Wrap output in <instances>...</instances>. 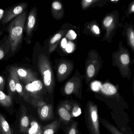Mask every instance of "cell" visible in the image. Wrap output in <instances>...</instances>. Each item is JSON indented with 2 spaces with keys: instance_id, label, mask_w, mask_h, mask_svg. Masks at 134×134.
<instances>
[{
  "instance_id": "18",
  "label": "cell",
  "mask_w": 134,
  "mask_h": 134,
  "mask_svg": "<svg viewBox=\"0 0 134 134\" xmlns=\"http://www.w3.org/2000/svg\"><path fill=\"white\" fill-rule=\"evenodd\" d=\"M0 132L2 134H13L8 121L0 113Z\"/></svg>"
},
{
  "instance_id": "14",
  "label": "cell",
  "mask_w": 134,
  "mask_h": 134,
  "mask_svg": "<svg viewBox=\"0 0 134 134\" xmlns=\"http://www.w3.org/2000/svg\"><path fill=\"white\" fill-rule=\"evenodd\" d=\"M14 74L15 80V89L17 93L21 96L25 100L28 99L29 95L26 92L23 88V86L22 85L20 81V79L16 73L15 69L14 67Z\"/></svg>"
},
{
  "instance_id": "28",
  "label": "cell",
  "mask_w": 134,
  "mask_h": 134,
  "mask_svg": "<svg viewBox=\"0 0 134 134\" xmlns=\"http://www.w3.org/2000/svg\"><path fill=\"white\" fill-rule=\"evenodd\" d=\"M67 70V66L64 63L61 64L58 69V72L61 75L65 74Z\"/></svg>"
},
{
  "instance_id": "8",
  "label": "cell",
  "mask_w": 134,
  "mask_h": 134,
  "mask_svg": "<svg viewBox=\"0 0 134 134\" xmlns=\"http://www.w3.org/2000/svg\"><path fill=\"white\" fill-rule=\"evenodd\" d=\"M37 105L38 116L41 120L46 121L54 119V116L52 104H47L41 100L38 102Z\"/></svg>"
},
{
  "instance_id": "30",
  "label": "cell",
  "mask_w": 134,
  "mask_h": 134,
  "mask_svg": "<svg viewBox=\"0 0 134 134\" xmlns=\"http://www.w3.org/2000/svg\"><path fill=\"white\" fill-rule=\"evenodd\" d=\"M67 36L69 40H72L76 39L77 37V34L73 30H70L68 32Z\"/></svg>"
},
{
  "instance_id": "17",
  "label": "cell",
  "mask_w": 134,
  "mask_h": 134,
  "mask_svg": "<svg viewBox=\"0 0 134 134\" xmlns=\"http://www.w3.org/2000/svg\"><path fill=\"white\" fill-rule=\"evenodd\" d=\"M9 49H10V44L8 37L0 41V60H2L5 57Z\"/></svg>"
},
{
  "instance_id": "33",
  "label": "cell",
  "mask_w": 134,
  "mask_h": 134,
  "mask_svg": "<svg viewBox=\"0 0 134 134\" xmlns=\"http://www.w3.org/2000/svg\"><path fill=\"white\" fill-rule=\"evenodd\" d=\"M67 44V40L66 38H64L62 39V41H61V46L63 48H65L66 47Z\"/></svg>"
},
{
  "instance_id": "21",
  "label": "cell",
  "mask_w": 134,
  "mask_h": 134,
  "mask_svg": "<svg viewBox=\"0 0 134 134\" xmlns=\"http://www.w3.org/2000/svg\"><path fill=\"white\" fill-rule=\"evenodd\" d=\"M66 134H79L78 122L73 121L66 129Z\"/></svg>"
},
{
  "instance_id": "23",
  "label": "cell",
  "mask_w": 134,
  "mask_h": 134,
  "mask_svg": "<svg viewBox=\"0 0 134 134\" xmlns=\"http://www.w3.org/2000/svg\"><path fill=\"white\" fill-rule=\"evenodd\" d=\"M41 129L40 125L36 121H33L31 123V127L29 130V134H38Z\"/></svg>"
},
{
  "instance_id": "7",
  "label": "cell",
  "mask_w": 134,
  "mask_h": 134,
  "mask_svg": "<svg viewBox=\"0 0 134 134\" xmlns=\"http://www.w3.org/2000/svg\"><path fill=\"white\" fill-rule=\"evenodd\" d=\"M72 105V102L64 101L57 108L58 115L61 121L64 123H70L73 118L71 115Z\"/></svg>"
},
{
  "instance_id": "38",
  "label": "cell",
  "mask_w": 134,
  "mask_h": 134,
  "mask_svg": "<svg viewBox=\"0 0 134 134\" xmlns=\"http://www.w3.org/2000/svg\"><path fill=\"white\" fill-rule=\"evenodd\" d=\"M0 133H1V132H0Z\"/></svg>"
},
{
  "instance_id": "10",
  "label": "cell",
  "mask_w": 134,
  "mask_h": 134,
  "mask_svg": "<svg viewBox=\"0 0 134 134\" xmlns=\"http://www.w3.org/2000/svg\"><path fill=\"white\" fill-rule=\"evenodd\" d=\"M80 85L78 83H76L73 81H69L67 82L63 89V93L66 96L75 94L78 98H82L81 92L79 91L80 89Z\"/></svg>"
},
{
  "instance_id": "16",
  "label": "cell",
  "mask_w": 134,
  "mask_h": 134,
  "mask_svg": "<svg viewBox=\"0 0 134 134\" xmlns=\"http://www.w3.org/2000/svg\"><path fill=\"white\" fill-rule=\"evenodd\" d=\"M99 121L104 127L111 134H124L120 131L116 127L104 118L99 117Z\"/></svg>"
},
{
  "instance_id": "13",
  "label": "cell",
  "mask_w": 134,
  "mask_h": 134,
  "mask_svg": "<svg viewBox=\"0 0 134 134\" xmlns=\"http://www.w3.org/2000/svg\"><path fill=\"white\" fill-rule=\"evenodd\" d=\"M60 121L55 120L43 127V134H55L60 127Z\"/></svg>"
},
{
  "instance_id": "5",
  "label": "cell",
  "mask_w": 134,
  "mask_h": 134,
  "mask_svg": "<svg viewBox=\"0 0 134 134\" xmlns=\"http://www.w3.org/2000/svg\"><path fill=\"white\" fill-rule=\"evenodd\" d=\"M37 8L36 7L33 8L29 13L28 18H26L25 29L26 33L25 40L27 43H31V40L33 36L34 30L36 26L37 21Z\"/></svg>"
},
{
  "instance_id": "15",
  "label": "cell",
  "mask_w": 134,
  "mask_h": 134,
  "mask_svg": "<svg viewBox=\"0 0 134 134\" xmlns=\"http://www.w3.org/2000/svg\"><path fill=\"white\" fill-rule=\"evenodd\" d=\"M100 90L103 94L109 97L115 96L117 93L116 87L109 83H105L103 85Z\"/></svg>"
},
{
  "instance_id": "19",
  "label": "cell",
  "mask_w": 134,
  "mask_h": 134,
  "mask_svg": "<svg viewBox=\"0 0 134 134\" xmlns=\"http://www.w3.org/2000/svg\"><path fill=\"white\" fill-rule=\"evenodd\" d=\"M0 105L6 107H9L12 105V98L0 90Z\"/></svg>"
},
{
  "instance_id": "26",
  "label": "cell",
  "mask_w": 134,
  "mask_h": 134,
  "mask_svg": "<svg viewBox=\"0 0 134 134\" xmlns=\"http://www.w3.org/2000/svg\"><path fill=\"white\" fill-rule=\"evenodd\" d=\"M113 18L111 16H108L106 17L103 21V24L105 27H108L110 26L113 22Z\"/></svg>"
},
{
  "instance_id": "20",
  "label": "cell",
  "mask_w": 134,
  "mask_h": 134,
  "mask_svg": "<svg viewBox=\"0 0 134 134\" xmlns=\"http://www.w3.org/2000/svg\"><path fill=\"white\" fill-rule=\"evenodd\" d=\"M62 37V35L58 33L51 39L49 42V52H52L54 51L55 47V44L60 40Z\"/></svg>"
},
{
  "instance_id": "9",
  "label": "cell",
  "mask_w": 134,
  "mask_h": 134,
  "mask_svg": "<svg viewBox=\"0 0 134 134\" xmlns=\"http://www.w3.org/2000/svg\"><path fill=\"white\" fill-rule=\"evenodd\" d=\"M14 67L20 80H21L25 85L37 80V74L31 69L17 66Z\"/></svg>"
},
{
  "instance_id": "36",
  "label": "cell",
  "mask_w": 134,
  "mask_h": 134,
  "mask_svg": "<svg viewBox=\"0 0 134 134\" xmlns=\"http://www.w3.org/2000/svg\"><path fill=\"white\" fill-rule=\"evenodd\" d=\"M38 134H43V129H41L40 131Z\"/></svg>"
},
{
  "instance_id": "31",
  "label": "cell",
  "mask_w": 134,
  "mask_h": 134,
  "mask_svg": "<svg viewBox=\"0 0 134 134\" xmlns=\"http://www.w3.org/2000/svg\"><path fill=\"white\" fill-rule=\"evenodd\" d=\"M129 39L130 43L132 48L134 46V33L133 30H131L129 33Z\"/></svg>"
},
{
  "instance_id": "1",
  "label": "cell",
  "mask_w": 134,
  "mask_h": 134,
  "mask_svg": "<svg viewBox=\"0 0 134 134\" xmlns=\"http://www.w3.org/2000/svg\"><path fill=\"white\" fill-rule=\"evenodd\" d=\"M26 18V12L25 11L12 20L8 27L10 49L12 53L16 52L22 42Z\"/></svg>"
},
{
  "instance_id": "2",
  "label": "cell",
  "mask_w": 134,
  "mask_h": 134,
  "mask_svg": "<svg viewBox=\"0 0 134 134\" xmlns=\"http://www.w3.org/2000/svg\"><path fill=\"white\" fill-rule=\"evenodd\" d=\"M98 107L92 101H89L85 107V119L91 134H101Z\"/></svg>"
},
{
  "instance_id": "11",
  "label": "cell",
  "mask_w": 134,
  "mask_h": 134,
  "mask_svg": "<svg viewBox=\"0 0 134 134\" xmlns=\"http://www.w3.org/2000/svg\"><path fill=\"white\" fill-rule=\"evenodd\" d=\"M30 125L29 119L27 114V110L25 107L23 105L21 108L19 129L20 131L23 133H26L29 129Z\"/></svg>"
},
{
  "instance_id": "29",
  "label": "cell",
  "mask_w": 134,
  "mask_h": 134,
  "mask_svg": "<svg viewBox=\"0 0 134 134\" xmlns=\"http://www.w3.org/2000/svg\"><path fill=\"white\" fill-rule=\"evenodd\" d=\"M52 8L54 10H59L62 8V5L58 1H55L52 3Z\"/></svg>"
},
{
  "instance_id": "22",
  "label": "cell",
  "mask_w": 134,
  "mask_h": 134,
  "mask_svg": "<svg viewBox=\"0 0 134 134\" xmlns=\"http://www.w3.org/2000/svg\"><path fill=\"white\" fill-rule=\"evenodd\" d=\"M81 113V110L80 105L76 102H72L71 115L73 118L80 116Z\"/></svg>"
},
{
  "instance_id": "25",
  "label": "cell",
  "mask_w": 134,
  "mask_h": 134,
  "mask_svg": "<svg viewBox=\"0 0 134 134\" xmlns=\"http://www.w3.org/2000/svg\"><path fill=\"white\" fill-rule=\"evenodd\" d=\"M121 62L124 65H127L130 62L129 56L127 54H124L120 57Z\"/></svg>"
},
{
  "instance_id": "12",
  "label": "cell",
  "mask_w": 134,
  "mask_h": 134,
  "mask_svg": "<svg viewBox=\"0 0 134 134\" xmlns=\"http://www.w3.org/2000/svg\"><path fill=\"white\" fill-rule=\"evenodd\" d=\"M9 75L8 77V89L9 95L12 98L16 92L15 81L14 74V66H11L9 69Z\"/></svg>"
},
{
  "instance_id": "34",
  "label": "cell",
  "mask_w": 134,
  "mask_h": 134,
  "mask_svg": "<svg viewBox=\"0 0 134 134\" xmlns=\"http://www.w3.org/2000/svg\"><path fill=\"white\" fill-rule=\"evenodd\" d=\"M92 29H93V30H94V32L96 34H99L100 32H99V29L98 26H97L96 25L94 26L93 27H92Z\"/></svg>"
},
{
  "instance_id": "27",
  "label": "cell",
  "mask_w": 134,
  "mask_h": 134,
  "mask_svg": "<svg viewBox=\"0 0 134 134\" xmlns=\"http://www.w3.org/2000/svg\"><path fill=\"white\" fill-rule=\"evenodd\" d=\"M102 85L99 81H94L92 84V88L94 91H98L101 89Z\"/></svg>"
},
{
  "instance_id": "32",
  "label": "cell",
  "mask_w": 134,
  "mask_h": 134,
  "mask_svg": "<svg viewBox=\"0 0 134 134\" xmlns=\"http://www.w3.org/2000/svg\"><path fill=\"white\" fill-rule=\"evenodd\" d=\"M65 48L66 52L68 53H71L73 49V46L72 43H69V44H67Z\"/></svg>"
},
{
  "instance_id": "6",
  "label": "cell",
  "mask_w": 134,
  "mask_h": 134,
  "mask_svg": "<svg viewBox=\"0 0 134 134\" xmlns=\"http://www.w3.org/2000/svg\"><path fill=\"white\" fill-rule=\"evenodd\" d=\"M23 88L27 94L37 100H41L43 86L40 80L37 79L31 83L25 85L23 86Z\"/></svg>"
},
{
  "instance_id": "35",
  "label": "cell",
  "mask_w": 134,
  "mask_h": 134,
  "mask_svg": "<svg viewBox=\"0 0 134 134\" xmlns=\"http://www.w3.org/2000/svg\"><path fill=\"white\" fill-rule=\"evenodd\" d=\"M131 10L132 11V12H134V4H132V6L131 7Z\"/></svg>"
},
{
  "instance_id": "37",
  "label": "cell",
  "mask_w": 134,
  "mask_h": 134,
  "mask_svg": "<svg viewBox=\"0 0 134 134\" xmlns=\"http://www.w3.org/2000/svg\"><path fill=\"white\" fill-rule=\"evenodd\" d=\"M1 26L0 25V35H1L2 33H1Z\"/></svg>"
},
{
  "instance_id": "3",
  "label": "cell",
  "mask_w": 134,
  "mask_h": 134,
  "mask_svg": "<svg viewBox=\"0 0 134 134\" xmlns=\"http://www.w3.org/2000/svg\"><path fill=\"white\" fill-rule=\"evenodd\" d=\"M38 68L43 77L45 88L48 93L51 94L54 89V78L50 62L47 57L44 55L41 54L39 56Z\"/></svg>"
},
{
  "instance_id": "24",
  "label": "cell",
  "mask_w": 134,
  "mask_h": 134,
  "mask_svg": "<svg viewBox=\"0 0 134 134\" xmlns=\"http://www.w3.org/2000/svg\"><path fill=\"white\" fill-rule=\"evenodd\" d=\"M95 71V70L94 66L92 65H90L87 69V74L88 76L90 78L92 77L94 75Z\"/></svg>"
},
{
  "instance_id": "4",
  "label": "cell",
  "mask_w": 134,
  "mask_h": 134,
  "mask_svg": "<svg viewBox=\"0 0 134 134\" xmlns=\"http://www.w3.org/2000/svg\"><path fill=\"white\" fill-rule=\"evenodd\" d=\"M28 3L23 2L13 5L6 9L4 13L1 21V23L5 25L9 23L25 11L28 7Z\"/></svg>"
}]
</instances>
